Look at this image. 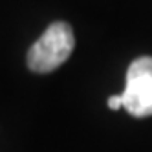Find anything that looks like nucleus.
<instances>
[{"label": "nucleus", "instance_id": "1", "mask_svg": "<svg viewBox=\"0 0 152 152\" xmlns=\"http://www.w3.org/2000/svg\"><path fill=\"white\" fill-rule=\"evenodd\" d=\"M75 46V37L70 24L53 22L40 35L28 51V66L37 73H48L57 70L68 61Z\"/></svg>", "mask_w": 152, "mask_h": 152}, {"label": "nucleus", "instance_id": "2", "mask_svg": "<svg viewBox=\"0 0 152 152\" xmlns=\"http://www.w3.org/2000/svg\"><path fill=\"white\" fill-rule=\"evenodd\" d=\"M123 106L134 117L152 115V57H139L128 66Z\"/></svg>", "mask_w": 152, "mask_h": 152}, {"label": "nucleus", "instance_id": "3", "mask_svg": "<svg viewBox=\"0 0 152 152\" xmlns=\"http://www.w3.org/2000/svg\"><path fill=\"white\" fill-rule=\"evenodd\" d=\"M108 108H112V110H119V108H123V95H112L108 97Z\"/></svg>", "mask_w": 152, "mask_h": 152}]
</instances>
